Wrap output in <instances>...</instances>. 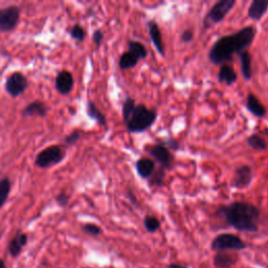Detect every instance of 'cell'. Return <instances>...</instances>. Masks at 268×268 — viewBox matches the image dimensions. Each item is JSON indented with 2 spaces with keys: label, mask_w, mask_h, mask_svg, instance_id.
Segmentation results:
<instances>
[{
  "label": "cell",
  "mask_w": 268,
  "mask_h": 268,
  "mask_svg": "<svg viewBox=\"0 0 268 268\" xmlns=\"http://www.w3.org/2000/svg\"><path fill=\"white\" fill-rule=\"evenodd\" d=\"M256 35L254 27H245L232 36L220 38L213 45L209 54V58L214 64H222L231 61L236 53L241 54L253 42Z\"/></svg>",
  "instance_id": "obj_1"
},
{
  "label": "cell",
  "mask_w": 268,
  "mask_h": 268,
  "mask_svg": "<svg viewBox=\"0 0 268 268\" xmlns=\"http://www.w3.org/2000/svg\"><path fill=\"white\" fill-rule=\"evenodd\" d=\"M226 222L236 230L241 232L254 233L258 231L259 210L247 202H234L230 206L223 207L219 211Z\"/></svg>",
  "instance_id": "obj_2"
},
{
  "label": "cell",
  "mask_w": 268,
  "mask_h": 268,
  "mask_svg": "<svg viewBox=\"0 0 268 268\" xmlns=\"http://www.w3.org/2000/svg\"><path fill=\"white\" fill-rule=\"evenodd\" d=\"M155 110L144 105H136L134 100L128 98L123 104V117L127 129L132 132H143L149 129L156 120Z\"/></svg>",
  "instance_id": "obj_3"
},
{
  "label": "cell",
  "mask_w": 268,
  "mask_h": 268,
  "mask_svg": "<svg viewBox=\"0 0 268 268\" xmlns=\"http://www.w3.org/2000/svg\"><path fill=\"white\" fill-rule=\"evenodd\" d=\"M65 157V152L59 145H52L43 149L36 156L35 164L41 169H47L60 163Z\"/></svg>",
  "instance_id": "obj_4"
},
{
  "label": "cell",
  "mask_w": 268,
  "mask_h": 268,
  "mask_svg": "<svg viewBox=\"0 0 268 268\" xmlns=\"http://www.w3.org/2000/svg\"><path fill=\"white\" fill-rule=\"evenodd\" d=\"M129 51L124 53L121 58L119 65L121 69H128L135 66L140 59L147 57V51L145 46L137 41H129Z\"/></svg>",
  "instance_id": "obj_5"
},
{
  "label": "cell",
  "mask_w": 268,
  "mask_h": 268,
  "mask_svg": "<svg viewBox=\"0 0 268 268\" xmlns=\"http://www.w3.org/2000/svg\"><path fill=\"white\" fill-rule=\"evenodd\" d=\"M20 20V9L10 5L0 9V33H7L17 27Z\"/></svg>",
  "instance_id": "obj_6"
},
{
  "label": "cell",
  "mask_w": 268,
  "mask_h": 268,
  "mask_svg": "<svg viewBox=\"0 0 268 268\" xmlns=\"http://www.w3.org/2000/svg\"><path fill=\"white\" fill-rule=\"evenodd\" d=\"M246 247V244L244 243L238 236H235L232 234H222L219 235L213 240L212 242V249L213 250H241Z\"/></svg>",
  "instance_id": "obj_7"
},
{
  "label": "cell",
  "mask_w": 268,
  "mask_h": 268,
  "mask_svg": "<svg viewBox=\"0 0 268 268\" xmlns=\"http://www.w3.org/2000/svg\"><path fill=\"white\" fill-rule=\"evenodd\" d=\"M28 87L27 78L20 72H16L7 77L4 89L7 94H10L12 98H17L25 92Z\"/></svg>",
  "instance_id": "obj_8"
},
{
  "label": "cell",
  "mask_w": 268,
  "mask_h": 268,
  "mask_svg": "<svg viewBox=\"0 0 268 268\" xmlns=\"http://www.w3.org/2000/svg\"><path fill=\"white\" fill-rule=\"evenodd\" d=\"M236 4L235 0H220L213 5L211 11L204 19V27H209L211 23H218L224 19L225 16L231 12Z\"/></svg>",
  "instance_id": "obj_9"
},
{
  "label": "cell",
  "mask_w": 268,
  "mask_h": 268,
  "mask_svg": "<svg viewBox=\"0 0 268 268\" xmlns=\"http://www.w3.org/2000/svg\"><path fill=\"white\" fill-rule=\"evenodd\" d=\"M54 84H56L57 91L60 94H63V96H66V94H69L70 91L74 88L75 85L74 76L72 73L68 72V70H62V72H60L57 75Z\"/></svg>",
  "instance_id": "obj_10"
},
{
  "label": "cell",
  "mask_w": 268,
  "mask_h": 268,
  "mask_svg": "<svg viewBox=\"0 0 268 268\" xmlns=\"http://www.w3.org/2000/svg\"><path fill=\"white\" fill-rule=\"evenodd\" d=\"M27 241H28V237L26 233L17 232L12 238V240L9 242V245H7V251H9V254L13 258L18 257L21 254L22 248L27 244Z\"/></svg>",
  "instance_id": "obj_11"
},
{
  "label": "cell",
  "mask_w": 268,
  "mask_h": 268,
  "mask_svg": "<svg viewBox=\"0 0 268 268\" xmlns=\"http://www.w3.org/2000/svg\"><path fill=\"white\" fill-rule=\"evenodd\" d=\"M150 153H151V155L154 157V159L162 165V168H167V169L171 168L172 155H171L169 150L165 148L163 145L154 146L151 149Z\"/></svg>",
  "instance_id": "obj_12"
},
{
  "label": "cell",
  "mask_w": 268,
  "mask_h": 268,
  "mask_svg": "<svg viewBox=\"0 0 268 268\" xmlns=\"http://www.w3.org/2000/svg\"><path fill=\"white\" fill-rule=\"evenodd\" d=\"M49 112V107H47L43 102L41 101H35L31 102L25 109L22 110V116L23 117H30V116H39V117H45Z\"/></svg>",
  "instance_id": "obj_13"
},
{
  "label": "cell",
  "mask_w": 268,
  "mask_h": 268,
  "mask_svg": "<svg viewBox=\"0 0 268 268\" xmlns=\"http://www.w3.org/2000/svg\"><path fill=\"white\" fill-rule=\"evenodd\" d=\"M251 178H253V174H251V170L247 165H243V167L239 168L237 171H236V176H235V186L237 188H245L247 187Z\"/></svg>",
  "instance_id": "obj_14"
},
{
  "label": "cell",
  "mask_w": 268,
  "mask_h": 268,
  "mask_svg": "<svg viewBox=\"0 0 268 268\" xmlns=\"http://www.w3.org/2000/svg\"><path fill=\"white\" fill-rule=\"evenodd\" d=\"M268 9V0H254L248 9V16L254 20H260Z\"/></svg>",
  "instance_id": "obj_15"
},
{
  "label": "cell",
  "mask_w": 268,
  "mask_h": 268,
  "mask_svg": "<svg viewBox=\"0 0 268 268\" xmlns=\"http://www.w3.org/2000/svg\"><path fill=\"white\" fill-rule=\"evenodd\" d=\"M148 27H149V33H150V37L152 39V42L154 44V46L156 47V50L159 51V53L161 54H164V51H163V42H162V38H161V34L159 26H157V23L155 21H150L148 23Z\"/></svg>",
  "instance_id": "obj_16"
},
{
  "label": "cell",
  "mask_w": 268,
  "mask_h": 268,
  "mask_svg": "<svg viewBox=\"0 0 268 268\" xmlns=\"http://www.w3.org/2000/svg\"><path fill=\"white\" fill-rule=\"evenodd\" d=\"M246 105H247V108H248L249 111L258 117H263L266 114L265 107L261 104V102H260L258 100V98L256 96H254L253 93L248 94Z\"/></svg>",
  "instance_id": "obj_17"
},
{
  "label": "cell",
  "mask_w": 268,
  "mask_h": 268,
  "mask_svg": "<svg viewBox=\"0 0 268 268\" xmlns=\"http://www.w3.org/2000/svg\"><path fill=\"white\" fill-rule=\"evenodd\" d=\"M237 261V256L227 253H218L214 258V264L219 268H230Z\"/></svg>",
  "instance_id": "obj_18"
},
{
  "label": "cell",
  "mask_w": 268,
  "mask_h": 268,
  "mask_svg": "<svg viewBox=\"0 0 268 268\" xmlns=\"http://www.w3.org/2000/svg\"><path fill=\"white\" fill-rule=\"evenodd\" d=\"M136 169L138 174L143 178H149L153 174L155 163L153 161L148 159H141L136 162Z\"/></svg>",
  "instance_id": "obj_19"
},
{
  "label": "cell",
  "mask_w": 268,
  "mask_h": 268,
  "mask_svg": "<svg viewBox=\"0 0 268 268\" xmlns=\"http://www.w3.org/2000/svg\"><path fill=\"white\" fill-rule=\"evenodd\" d=\"M218 79L220 82H224L228 85L234 84L236 81H237V74L235 73V70L233 67L228 66V65H223L222 67H220L219 69V74H218Z\"/></svg>",
  "instance_id": "obj_20"
},
{
  "label": "cell",
  "mask_w": 268,
  "mask_h": 268,
  "mask_svg": "<svg viewBox=\"0 0 268 268\" xmlns=\"http://www.w3.org/2000/svg\"><path fill=\"white\" fill-rule=\"evenodd\" d=\"M11 188L12 183L9 177L5 176L0 179V209H2V207L7 201V198H9L11 193Z\"/></svg>",
  "instance_id": "obj_21"
},
{
  "label": "cell",
  "mask_w": 268,
  "mask_h": 268,
  "mask_svg": "<svg viewBox=\"0 0 268 268\" xmlns=\"http://www.w3.org/2000/svg\"><path fill=\"white\" fill-rule=\"evenodd\" d=\"M87 114L89 115L90 119L97 121L101 126H103V127H106L107 126L105 115L100 111L98 107L94 105L92 102H88L87 104Z\"/></svg>",
  "instance_id": "obj_22"
},
{
  "label": "cell",
  "mask_w": 268,
  "mask_h": 268,
  "mask_svg": "<svg viewBox=\"0 0 268 268\" xmlns=\"http://www.w3.org/2000/svg\"><path fill=\"white\" fill-rule=\"evenodd\" d=\"M240 54V60H241V66H242V73L244 78L246 80H249L251 77V58L250 54L247 51L242 52Z\"/></svg>",
  "instance_id": "obj_23"
},
{
  "label": "cell",
  "mask_w": 268,
  "mask_h": 268,
  "mask_svg": "<svg viewBox=\"0 0 268 268\" xmlns=\"http://www.w3.org/2000/svg\"><path fill=\"white\" fill-rule=\"evenodd\" d=\"M247 143L251 148H254L256 150H260V151H264V150L267 149L266 141L264 140V138L258 135V134H254V135L249 136L247 139Z\"/></svg>",
  "instance_id": "obj_24"
},
{
  "label": "cell",
  "mask_w": 268,
  "mask_h": 268,
  "mask_svg": "<svg viewBox=\"0 0 268 268\" xmlns=\"http://www.w3.org/2000/svg\"><path fill=\"white\" fill-rule=\"evenodd\" d=\"M69 35L74 39V40L82 42L85 39L86 33H85V29L80 25H75L72 28L69 29Z\"/></svg>",
  "instance_id": "obj_25"
},
{
  "label": "cell",
  "mask_w": 268,
  "mask_h": 268,
  "mask_svg": "<svg viewBox=\"0 0 268 268\" xmlns=\"http://www.w3.org/2000/svg\"><path fill=\"white\" fill-rule=\"evenodd\" d=\"M161 226L160 220L153 216H148L145 218V227L149 233H154Z\"/></svg>",
  "instance_id": "obj_26"
},
{
  "label": "cell",
  "mask_w": 268,
  "mask_h": 268,
  "mask_svg": "<svg viewBox=\"0 0 268 268\" xmlns=\"http://www.w3.org/2000/svg\"><path fill=\"white\" fill-rule=\"evenodd\" d=\"M82 230L85 234H87L89 236H99L103 231H102V228L100 226H98L97 224L93 223H86L82 226Z\"/></svg>",
  "instance_id": "obj_27"
},
{
  "label": "cell",
  "mask_w": 268,
  "mask_h": 268,
  "mask_svg": "<svg viewBox=\"0 0 268 268\" xmlns=\"http://www.w3.org/2000/svg\"><path fill=\"white\" fill-rule=\"evenodd\" d=\"M81 138V134L79 131H73L70 134H68L67 136L64 137V144L66 146H73L75 145L77 141Z\"/></svg>",
  "instance_id": "obj_28"
},
{
  "label": "cell",
  "mask_w": 268,
  "mask_h": 268,
  "mask_svg": "<svg viewBox=\"0 0 268 268\" xmlns=\"http://www.w3.org/2000/svg\"><path fill=\"white\" fill-rule=\"evenodd\" d=\"M69 200H70V196L64 192H62L56 196V201L62 208L67 207L68 203H69Z\"/></svg>",
  "instance_id": "obj_29"
},
{
  "label": "cell",
  "mask_w": 268,
  "mask_h": 268,
  "mask_svg": "<svg viewBox=\"0 0 268 268\" xmlns=\"http://www.w3.org/2000/svg\"><path fill=\"white\" fill-rule=\"evenodd\" d=\"M92 39H93V42H94V44H96V45L99 47V46L102 44V41H103V39H104V34L102 33V30L98 29V30L94 31V34H93Z\"/></svg>",
  "instance_id": "obj_30"
},
{
  "label": "cell",
  "mask_w": 268,
  "mask_h": 268,
  "mask_svg": "<svg viewBox=\"0 0 268 268\" xmlns=\"http://www.w3.org/2000/svg\"><path fill=\"white\" fill-rule=\"evenodd\" d=\"M181 39H183L184 42H190L193 39V33L191 30H186L183 36H181Z\"/></svg>",
  "instance_id": "obj_31"
},
{
  "label": "cell",
  "mask_w": 268,
  "mask_h": 268,
  "mask_svg": "<svg viewBox=\"0 0 268 268\" xmlns=\"http://www.w3.org/2000/svg\"><path fill=\"white\" fill-rule=\"evenodd\" d=\"M163 177H164V172L162 171V170H161V171H159V172H157L156 173V176L154 177V183H156V184H161L162 183V179H163Z\"/></svg>",
  "instance_id": "obj_32"
},
{
  "label": "cell",
  "mask_w": 268,
  "mask_h": 268,
  "mask_svg": "<svg viewBox=\"0 0 268 268\" xmlns=\"http://www.w3.org/2000/svg\"><path fill=\"white\" fill-rule=\"evenodd\" d=\"M169 268H187V267H185L183 265H178V264H170Z\"/></svg>",
  "instance_id": "obj_33"
},
{
  "label": "cell",
  "mask_w": 268,
  "mask_h": 268,
  "mask_svg": "<svg viewBox=\"0 0 268 268\" xmlns=\"http://www.w3.org/2000/svg\"><path fill=\"white\" fill-rule=\"evenodd\" d=\"M0 268H6V265H5V262L3 259H0Z\"/></svg>",
  "instance_id": "obj_34"
},
{
  "label": "cell",
  "mask_w": 268,
  "mask_h": 268,
  "mask_svg": "<svg viewBox=\"0 0 268 268\" xmlns=\"http://www.w3.org/2000/svg\"><path fill=\"white\" fill-rule=\"evenodd\" d=\"M264 133L266 134V135H268V129H265V131H264Z\"/></svg>",
  "instance_id": "obj_35"
}]
</instances>
